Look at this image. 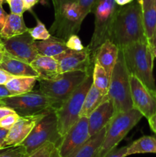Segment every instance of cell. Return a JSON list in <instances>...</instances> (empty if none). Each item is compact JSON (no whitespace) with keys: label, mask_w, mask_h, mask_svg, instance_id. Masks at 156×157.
Here are the masks:
<instances>
[{"label":"cell","mask_w":156,"mask_h":157,"mask_svg":"<svg viewBox=\"0 0 156 157\" xmlns=\"http://www.w3.org/2000/svg\"><path fill=\"white\" fill-rule=\"evenodd\" d=\"M109 40L119 48L132 43L148 41L144 28L142 6L136 0L119 7L111 27Z\"/></svg>","instance_id":"6da1fadb"},{"label":"cell","mask_w":156,"mask_h":157,"mask_svg":"<svg viewBox=\"0 0 156 157\" xmlns=\"http://www.w3.org/2000/svg\"><path fill=\"white\" fill-rule=\"evenodd\" d=\"M148 124H149V127L151 128V130L154 132V133H156V111L151 117H149L148 119Z\"/></svg>","instance_id":"60d3db41"},{"label":"cell","mask_w":156,"mask_h":157,"mask_svg":"<svg viewBox=\"0 0 156 157\" xmlns=\"http://www.w3.org/2000/svg\"><path fill=\"white\" fill-rule=\"evenodd\" d=\"M5 53H6V52H5V49L0 48V62L2 61L3 58H4Z\"/></svg>","instance_id":"bcb514c9"},{"label":"cell","mask_w":156,"mask_h":157,"mask_svg":"<svg viewBox=\"0 0 156 157\" xmlns=\"http://www.w3.org/2000/svg\"><path fill=\"white\" fill-rule=\"evenodd\" d=\"M56 147L57 145L54 143L47 142L31 153L28 157H51L52 153Z\"/></svg>","instance_id":"f1b7e54d"},{"label":"cell","mask_w":156,"mask_h":157,"mask_svg":"<svg viewBox=\"0 0 156 157\" xmlns=\"http://www.w3.org/2000/svg\"><path fill=\"white\" fill-rule=\"evenodd\" d=\"M61 137L58 130V118L54 110H50L35 126L26 139L21 144L28 156L47 142H53L57 145Z\"/></svg>","instance_id":"ba28073f"},{"label":"cell","mask_w":156,"mask_h":157,"mask_svg":"<svg viewBox=\"0 0 156 157\" xmlns=\"http://www.w3.org/2000/svg\"><path fill=\"white\" fill-rule=\"evenodd\" d=\"M2 41L6 53L24 62L31 64L38 55L35 48V40L28 32L12 38H2Z\"/></svg>","instance_id":"5bb4252c"},{"label":"cell","mask_w":156,"mask_h":157,"mask_svg":"<svg viewBox=\"0 0 156 157\" xmlns=\"http://www.w3.org/2000/svg\"><path fill=\"white\" fill-rule=\"evenodd\" d=\"M154 96H155V98H156V90L154 92Z\"/></svg>","instance_id":"11a10c76"},{"label":"cell","mask_w":156,"mask_h":157,"mask_svg":"<svg viewBox=\"0 0 156 157\" xmlns=\"http://www.w3.org/2000/svg\"><path fill=\"white\" fill-rule=\"evenodd\" d=\"M127 150H128V146H125L120 148L116 147L102 157H126Z\"/></svg>","instance_id":"836d02e7"},{"label":"cell","mask_w":156,"mask_h":157,"mask_svg":"<svg viewBox=\"0 0 156 157\" xmlns=\"http://www.w3.org/2000/svg\"><path fill=\"white\" fill-rule=\"evenodd\" d=\"M119 52V48L108 39L98 48L95 53V61L105 69L110 78L117 61Z\"/></svg>","instance_id":"e0dca14e"},{"label":"cell","mask_w":156,"mask_h":157,"mask_svg":"<svg viewBox=\"0 0 156 157\" xmlns=\"http://www.w3.org/2000/svg\"><path fill=\"white\" fill-rule=\"evenodd\" d=\"M66 45L67 48L74 51H81L84 48L80 38L76 35H72L66 41Z\"/></svg>","instance_id":"1f68e13d"},{"label":"cell","mask_w":156,"mask_h":157,"mask_svg":"<svg viewBox=\"0 0 156 157\" xmlns=\"http://www.w3.org/2000/svg\"><path fill=\"white\" fill-rule=\"evenodd\" d=\"M98 0H78V4L81 10L83 19L87 17L90 12H93Z\"/></svg>","instance_id":"f546056e"},{"label":"cell","mask_w":156,"mask_h":157,"mask_svg":"<svg viewBox=\"0 0 156 157\" xmlns=\"http://www.w3.org/2000/svg\"><path fill=\"white\" fill-rule=\"evenodd\" d=\"M49 110L28 116H20L18 121L14 124L12 128L9 130L7 136L2 144L3 149L21 145V143L28 136L38 121Z\"/></svg>","instance_id":"9a60e30c"},{"label":"cell","mask_w":156,"mask_h":157,"mask_svg":"<svg viewBox=\"0 0 156 157\" xmlns=\"http://www.w3.org/2000/svg\"><path fill=\"white\" fill-rule=\"evenodd\" d=\"M142 16L145 35L150 41L154 37L156 29V0H154L151 6L142 12Z\"/></svg>","instance_id":"484cf974"},{"label":"cell","mask_w":156,"mask_h":157,"mask_svg":"<svg viewBox=\"0 0 156 157\" xmlns=\"http://www.w3.org/2000/svg\"><path fill=\"white\" fill-rule=\"evenodd\" d=\"M90 137L88 117H80L62 137L51 157H69Z\"/></svg>","instance_id":"8fae6325"},{"label":"cell","mask_w":156,"mask_h":157,"mask_svg":"<svg viewBox=\"0 0 156 157\" xmlns=\"http://www.w3.org/2000/svg\"><path fill=\"white\" fill-rule=\"evenodd\" d=\"M52 2L54 5V13L58 12L61 6L64 4L70 2H78V0H52Z\"/></svg>","instance_id":"e575fe53"},{"label":"cell","mask_w":156,"mask_h":157,"mask_svg":"<svg viewBox=\"0 0 156 157\" xmlns=\"http://www.w3.org/2000/svg\"><path fill=\"white\" fill-rule=\"evenodd\" d=\"M12 96L11 93L5 84H0V101Z\"/></svg>","instance_id":"ab89813d"},{"label":"cell","mask_w":156,"mask_h":157,"mask_svg":"<svg viewBox=\"0 0 156 157\" xmlns=\"http://www.w3.org/2000/svg\"><path fill=\"white\" fill-rule=\"evenodd\" d=\"M54 58L58 62L60 74L73 71H91L93 70L95 64V61L88 47H84L81 51L67 48Z\"/></svg>","instance_id":"4fadbf2b"},{"label":"cell","mask_w":156,"mask_h":157,"mask_svg":"<svg viewBox=\"0 0 156 157\" xmlns=\"http://www.w3.org/2000/svg\"><path fill=\"white\" fill-rule=\"evenodd\" d=\"M119 7L114 0H98L96 3L93 12L95 15L94 31L87 46L94 61V55L98 48L109 39L111 27Z\"/></svg>","instance_id":"52a82bcc"},{"label":"cell","mask_w":156,"mask_h":157,"mask_svg":"<svg viewBox=\"0 0 156 157\" xmlns=\"http://www.w3.org/2000/svg\"><path fill=\"white\" fill-rule=\"evenodd\" d=\"M10 1H11V0H6V2L8 3V4H9V3L10 2Z\"/></svg>","instance_id":"816d5d0a"},{"label":"cell","mask_w":156,"mask_h":157,"mask_svg":"<svg viewBox=\"0 0 156 157\" xmlns=\"http://www.w3.org/2000/svg\"><path fill=\"white\" fill-rule=\"evenodd\" d=\"M106 127L93 135L89 138L88 140L84 143L76 151H75L73 154L69 157H95L98 150L100 148L104 137H105Z\"/></svg>","instance_id":"44dd1931"},{"label":"cell","mask_w":156,"mask_h":157,"mask_svg":"<svg viewBox=\"0 0 156 157\" xmlns=\"http://www.w3.org/2000/svg\"><path fill=\"white\" fill-rule=\"evenodd\" d=\"M121 49L129 74L137 77L151 91H155L153 75L154 57L148 41L132 43Z\"/></svg>","instance_id":"7a4b0ae2"},{"label":"cell","mask_w":156,"mask_h":157,"mask_svg":"<svg viewBox=\"0 0 156 157\" xmlns=\"http://www.w3.org/2000/svg\"><path fill=\"white\" fill-rule=\"evenodd\" d=\"M107 96L113 101L116 113L133 108L130 92L129 72L121 48H119L117 61L110 78Z\"/></svg>","instance_id":"5b68a950"},{"label":"cell","mask_w":156,"mask_h":157,"mask_svg":"<svg viewBox=\"0 0 156 157\" xmlns=\"http://www.w3.org/2000/svg\"><path fill=\"white\" fill-rule=\"evenodd\" d=\"M7 18L8 14L5 12V10L2 8V6L0 5V33H1L2 30L5 24H6Z\"/></svg>","instance_id":"8d00e7d4"},{"label":"cell","mask_w":156,"mask_h":157,"mask_svg":"<svg viewBox=\"0 0 156 157\" xmlns=\"http://www.w3.org/2000/svg\"><path fill=\"white\" fill-rule=\"evenodd\" d=\"M35 48L39 55L55 57L67 49L66 41L51 35L46 40H35Z\"/></svg>","instance_id":"ffe728a7"},{"label":"cell","mask_w":156,"mask_h":157,"mask_svg":"<svg viewBox=\"0 0 156 157\" xmlns=\"http://www.w3.org/2000/svg\"><path fill=\"white\" fill-rule=\"evenodd\" d=\"M116 113V110L113 101L106 96L103 101L88 117L90 136L106 127Z\"/></svg>","instance_id":"2e32d148"},{"label":"cell","mask_w":156,"mask_h":157,"mask_svg":"<svg viewBox=\"0 0 156 157\" xmlns=\"http://www.w3.org/2000/svg\"><path fill=\"white\" fill-rule=\"evenodd\" d=\"M5 2H6V0H0V5L2 6V4Z\"/></svg>","instance_id":"f907efd6"},{"label":"cell","mask_w":156,"mask_h":157,"mask_svg":"<svg viewBox=\"0 0 156 157\" xmlns=\"http://www.w3.org/2000/svg\"><path fill=\"white\" fill-rule=\"evenodd\" d=\"M148 42H149V44H151V45H156V29L155 32H154V37H153V38L151 39V41H148Z\"/></svg>","instance_id":"f6af8a7d"},{"label":"cell","mask_w":156,"mask_h":157,"mask_svg":"<svg viewBox=\"0 0 156 157\" xmlns=\"http://www.w3.org/2000/svg\"><path fill=\"white\" fill-rule=\"evenodd\" d=\"M28 156L26 154V153H21V155H19V156H17V157H28Z\"/></svg>","instance_id":"c3c4849f"},{"label":"cell","mask_w":156,"mask_h":157,"mask_svg":"<svg viewBox=\"0 0 156 157\" xmlns=\"http://www.w3.org/2000/svg\"><path fill=\"white\" fill-rule=\"evenodd\" d=\"M140 153H156V140L154 136H143L128 146L127 156Z\"/></svg>","instance_id":"d4e9b609"},{"label":"cell","mask_w":156,"mask_h":157,"mask_svg":"<svg viewBox=\"0 0 156 157\" xmlns=\"http://www.w3.org/2000/svg\"><path fill=\"white\" fill-rule=\"evenodd\" d=\"M4 150V149L2 148V145H1V144H0V150Z\"/></svg>","instance_id":"f5cc1de1"},{"label":"cell","mask_w":156,"mask_h":157,"mask_svg":"<svg viewBox=\"0 0 156 157\" xmlns=\"http://www.w3.org/2000/svg\"><path fill=\"white\" fill-rule=\"evenodd\" d=\"M0 105H2V102H1V101H0Z\"/></svg>","instance_id":"9f6ffc18"},{"label":"cell","mask_w":156,"mask_h":157,"mask_svg":"<svg viewBox=\"0 0 156 157\" xmlns=\"http://www.w3.org/2000/svg\"><path fill=\"white\" fill-rule=\"evenodd\" d=\"M13 113H15V110H12L10 107L5 105H0V120L2 119L3 117H5L7 115Z\"/></svg>","instance_id":"74e56055"},{"label":"cell","mask_w":156,"mask_h":157,"mask_svg":"<svg viewBox=\"0 0 156 157\" xmlns=\"http://www.w3.org/2000/svg\"><path fill=\"white\" fill-rule=\"evenodd\" d=\"M1 102L2 105L12 108L19 116L37 114L54 110L52 101L40 90L9 97L1 100Z\"/></svg>","instance_id":"9c48e42d"},{"label":"cell","mask_w":156,"mask_h":157,"mask_svg":"<svg viewBox=\"0 0 156 157\" xmlns=\"http://www.w3.org/2000/svg\"><path fill=\"white\" fill-rule=\"evenodd\" d=\"M0 67L14 77H35L38 78V74L29 63L24 62L11 56L6 52Z\"/></svg>","instance_id":"ac0fdd59"},{"label":"cell","mask_w":156,"mask_h":157,"mask_svg":"<svg viewBox=\"0 0 156 157\" xmlns=\"http://www.w3.org/2000/svg\"><path fill=\"white\" fill-rule=\"evenodd\" d=\"M23 153H25V150L21 146L9 147L7 150L0 153V157H17Z\"/></svg>","instance_id":"d6a6232c"},{"label":"cell","mask_w":156,"mask_h":157,"mask_svg":"<svg viewBox=\"0 0 156 157\" xmlns=\"http://www.w3.org/2000/svg\"><path fill=\"white\" fill-rule=\"evenodd\" d=\"M143 117L142 113L134 107L124 112H117L106 127L105 137L95 157H102L116 148Z\"/></svg>","instance_id":"277c9868"},{"label":"cell","mask_w":156,"mask_h":157,"mask_svg":"<svg viewBox=\"0 0 156 157\" xmlns=\"http://www.w3.org/2000/svg\"><path fill=\"white\" fill-rule=\"evenodd\" d=\"M8 132H9V130H6V129L0 127V144L2 145V144L4 143L5 139H6V136H7Z\"/></svg>","instance_id":"7bdbcfd3"},{"label":"cell","mask_w":156,"mask_h":157,"mask_svg":"<svg viewBox=\"0 0 156 157\" xmlns=\"http://www.w3.org/2000/svg\"><path fill=\"white\" fill-rule=\"evenodd\" d=\"M136 1L141 5L142 12H143V11H145V9H147L150 6H151V4L152 3V2L154 1V0H136Z\"/></svg>","instance_id":"b9f144b4"},{"label":"cell","mask_w":156,"mask_h":157,"mask_svg":"<svg viewBox=\"0 0 156 157\" xmlns=\"http://www.w3.org/2000/svg\"><path fill=\"white\" fill-rule=\"evenodd\" d=\"M129 84L133 107L148 120L156 111V98L154 92L131 74H129Z\"/></svg>","instance_id":"7c38bea8"},{"label":"cell","mask_w":156,"mask_h":157,"mask_svg":"<svg viewBox=\"0 0 156 157\" xmlns=\"http://www.w3.org/2000/svg\"><path fill=\"white\" fill-rule=\"evenodd\" d=\"M92 72L73 71L59 74L52 79L38 80L39 90L52 101L56 110Z\"/></svg>","instance_id":"3957f363"},{"label":"cell","mask_w":156,"mask_h":157,"mask_svg":"<svg viewBox=\"0 0 156 157\" xmlns=\"http://www.w3.org/2000/svg\"><path fill=\"white\" fill-rule=\"evenodd\" d=\"M107 95L103 94L93 84L89 89L80 112V117H88L90 113L103 101Z\"/></svg>","instance_id":"cb8c5ba5"},{"label":"cell","mask_w":156,"mask_h":157,"mask_svg":"<svg viewBox=\"0 0 156 157\" xmlns=\"http://www.w3.org/2000/svg\"><path fill=\"white\" fill-rule=\"evenodd\" d=\"M30 64L38 74V81L52 79L60 74L58 62L54 57L38 54Z\"/></svg>","instance_id":"d6986e66"},{"label":"cell","mask_w":156,"mask_h":157,"mask_svg":"<svg viewBox=\"0 0 156 157\" xmlns=\"http://www.w3.org/2000/svg\"><path fill=\"white\" fill-rule=\"evenodd\" d=\"M93 84V72L87 77L82 84L55 110L58 118V130L61 137L80 117V112L86 95Z\"/></svg>","instance_id":"8992f818"},{"label":"cell","mask_w":156,"mask_h":157,"mask_svg":"<svg viewBox=\"0 0 156 157\" xmlns=\"http://www.w3.org/2000/svg\"><path fill=\"white\" fill-rule=\"evenodd\" d=\"M39 1L40 0H22L24 11L31 10L32 7H34Z\"/></svg>","instance_id":"f35d334b"},{"label":"cell","mask_w":156,"mask_h":157,"mask_svg":"<svg viewBox=\"0 0 156 157\" xmlns=\"http://www.w3.org/2000/svg\"><path fill=\"white\" fill-rule=\"evenodd\" d=\"M116 4L119 6H124L132 2L134 0H114Z\"/></svg>","instance_id":"ee69618b"},{"label":"cell","mask_w":156,"mask_h":157,"mask_svg":"<svg viewBox=\"0 0 156 157\" xmlns=\"http://www.w3.org/2000/svg\"><path fill=\"white\" fill-rule=\"evenodd\" d=\"M110 77L102 67L96 61H95L93 70V84L99 89L103 94L107 95L110 87Z\"/></svg>","instance_id":"4316f807"},{"label":"cell","mask_w":156,"mask_h":157,"mask_svg":"<svg viewBox=\"0 0 156 157\" xmlns=\"http://www.w3.org/2000/svg\"><path fill=\"white\" fill-rule=\"evenodd\" d=\"M151 51H152L153 55H154V58H156V45H151Z\"/></svg>","instance_id":"7dc6e473"},{"label":"cell","mask_w":156,"mask_h":157,"mask_svg":"<svg viewBox=\"0 0 156 157\" xmlns=\"http://www.w3.org/2000/svg\"><path fill=\"white\" fill-rule=\"evenodd\" d=\"M0 48H3V49H4V46H3L2 41V38H0Z\"/></svg>","instance_id":"681fc988"},{"label":"cell","mask_w":156,"mask_h":157,"mask_svg":"<svg viewBox=\"0 0 156 157\" xmlns=\"http://www.w3.org/2000/svg\"><path fill=\"white\" fill-rule=\"evenodd\" d=\"M13 77L14 76H12V75L8 73L6 71L3 70L2 68L0 67V84H5V85H6V83H7L9 80L12 79Z\"/></svg>","instance_id":"d590c367"},{"label":"cell","mask_w":156,"mask_h":157,"mask_svg":"<svg viewBox=\"0 0 156 157\" xmlns=\"http://www.w3.org/2000/svg\"><path fill=\"white\" fill-rule=\"evenodd\" d=\"M83 21L78 2L64 4L54 13V21L50 28V35L67 41L69 37L79 32Z\"/></svg>","instance_id":"30bf717a"},{"label":"cell","mask_w":156,"mask_h":157,"mask_svg":"<svg viewBox=\"0 0 156 157\" xmlns=\"http://www.w3.org/2000/svg\"><path fill=\"white\" fill-rule=\"evenodd\" d=\"M28 28L24 23L23 15L11 12L8 15L7 20L0 33L1 38H9L27 32Z\"/></svg>","instance_id":"7402d4cb"},{"label":"cell","mask_w":156,"mask_h":157,"mask_svg":"<svg viewBox=\"0 0 156 157\" xmlns=\"http://www.w3.org/2000/svg\"><path fill=\"white\" fill-rule=\"evenodd\" d=\"M20 116L17 113H11L0 120V127L9 130L13 127L14 124L18 121Z\"/></svg>","instance_id":"4dcf8cb0"},{"label":"cell","mask_w":156,"mask_h":157,"mask_svg":"<svg viewBox=\"0 0 156 157\" xmlns=\"http://www.w3.org/2000/svg\"><path fill=\"white\" fill-rule=\"evenodd\" d=\"M38 78L35 77H13L6 86L12 96L23 94L33 90Z\"/></svg>","instance_id":"603a6c76"},{"label":"cell","mask_w":156,"mask_h":157,"mask_svg":"<svg viewBox=\"0 0 156 157\" xmlns=\"http://www.w3.org/2000/svg\"><path fill=\"white\" fill-rule=\"evenodd\" d=\"M154 139H155V140H156V134H155V133H154Z\"/></svg>","instance_id":"db71d44e"},{"label":"cell","mask_w":156,"mask_h":157,"mask_svg":"<svg viewBox=\"0 0 156 157\" xmlns=\"http://www.w3.org/2000/svg\"><path fill=\"white\" fill-rule=\"evenodd\" d=\"M155 134H156V133H155Z\"/></svg>","instance_id":"6f0895ef"},{"label":"cell","mask_w":156,"mask_h":157,"mask_svg":"<svg viewBox=\"0 0 156 157\" xmlns=\"http://www.w3.org/2000/svg\"><path fill=\"white\" fill-rule=\"evenodd\" d=\"M37 25L32 29H28V33L35 40H46L51 36L50 32L46 29L45 25L36 17Z\"/></svg>","instance_id":"83f0119b"}]
</instances>
